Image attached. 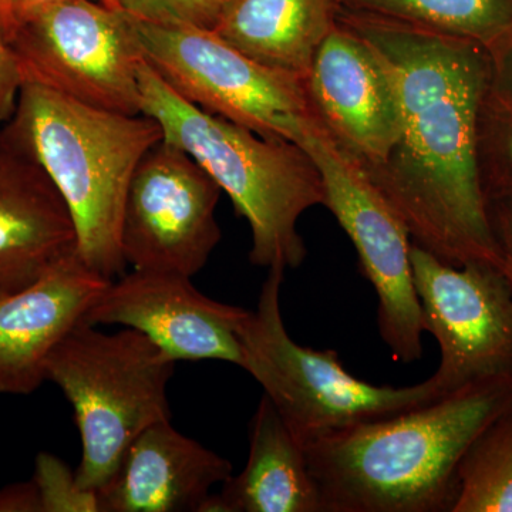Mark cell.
<instances>
[{"label":"cell","instance_id":"6da1fadb","mask_svg":"<svg viewBox=\"0 0 512 512\" xmlns=\"http://www.w3.org/2000/svg\"><path fill=\"white\" fill-rule=\"evenodd\" d=\"M386 67L400 106V134L386 160L365 171L402 217L412 241L450 265L504 272L478 170V120L490 56L470 40L339 9Z\"/></svg>","mask_w":512,"mask_h":512},{"label":"cell","instance_id":"7a4b0ae2","mask_svg":"<svg viewBox=\"0 0 512 512\" xmlns=\"http://www.w3.org/2000/svg\"><path fill=\"white\" fill-rule=\"evenodd\" d=\"M512 409V377L468 384L305 447L323 512H453L461 458Z\"/></svg>","mask_w":512,"mask_h":512},{"label":"cell","instance_id":"3957f363","mask_svg":"<svg viewBox=\"0 0 512 512\" xmlns=\"http://www.w3.org/2000/svg\"><path fill=\"white\" fill-rule=\"evenodd\" d=\"M6 134L30 154L62 195L76 228V254L104 278L124 274L120 228L137 165L164 138L146 114L87 106L23 82Z\"/></svg>","mask_w":512,"mask_h":512},{"label":"cell","instance_id":"277c9868","mask_svg":"<svg viewBox=\"0 0 512 512\" xmlns=\"http://www.w3.org/2000/svg\"><path fill=\"white\" fill-rule=\"evenodd\" d=\"M138 82L141 114L153 117L164 140L190 154L247 220L251 264L268 271L299 268L308 249L298 222L326 198L311 156L293 141L259 136L200 109L171 89L146 59Z\"/></svg>","mask_w":512,"mask_h":512},{"label":"cell","instance_id":"5b68a950","mask_svg":"<svg viewBox=\"0 0 512 512\" xmlns=\"http://www.w3.org/2000/svg\"><path fill=\"white\" fill-rule=\"evenodd\" d=\"M175 362L136 329L104 333L86 320L53 349L46 379L72 404L82 439L77 483L99 491L147 427L171 420Z\"/></svg>","mask_w":512,"mask_h":512},{"label":"cell","instance_id":"8992f818","mask_svg":"<svg viewBox=\"0 0 512 512\" xmlns=\"http://www.w3.org/2000/svg\"><path fill=\"white\" fill-rule=\"evenodd\" d=\"M284 278V271H268L258 305L242 325V369L264 389L303 447L333 431L392 416L446 394L433 376L414 386H376L349 373L335 350L296 343L282 318Z\"/></svg>","mask_w":512,"mask_h":512},{"label":"cell","instance_id":"52a82bcc","mask_svg":"<svg viewBox=\"0 0 512 512\" xmlns=\"http://www.w3.org/2000/svg\"><path fill=\"white\" fill-rule=\"evenodd\" d=\"M291 140L319 168L326 192L323 207L355 245L360 271L375 289L377 328L384 345L397 362H417L426 332L414 288L409 228L313 113L299 121Z\"/></svg>","mask_w":512,"mask_h":512},{"label":"cell","instance_id":"ba28073f","mask_svg":"<svg viewBox=\"0 0 512 512\" xmlns=\"http://www.w3.org/2000/svg\"><path fill=\"white\" fill-rule=\"evenodd\" d=\"M133 25L146 62L183 99L214 116L291 141L312 113L303 80L256 63L212 29L136 15Z\"/></svg>","mask_w":512,"mask_h":512},{"label":"cell","instance_id":"9c48e42d","mask_svg":"<svg viewBox=\"0 0 512 512\" xmlns=\"http://www.w3.org/2000/svg\"><path fill=\"white\" fill-rule=\"evenodd\" d=\"M9 43L25 82L96 109L141 114L144 56L128 10L101 0H62L20 23Z\"/></svg>","mask_w":512,"mask_h":512},{"label":"cell","instance_id":"30bf717a","mask_svg":"<svg viewBox=\"0 0 512 512\" xmlns=\"http://www.w3.org/2000/svg\"><path fill=\"white\" fill-rule=\"evenodd\" d=\"M220 185L180 147L161 140L128 185L121 254L136 271L194 276L221 241Z\"/></svg>","mask_w":512,"mask_h":512},{"label":"cell","instance_id":"8fae6325","mask_svg":"<svg viewBox=\"0 0 512 512\" xmlns=\"http://www.w3.org/2000/svg\"><path fill=\"white\" fill-rule=\"evenodd\" d=\"M410 259L424 332L439 343L433 377L443 392L512 377V292L504 272L481 262L450 265L414 242Z\"/></svg>","mask_w":512,"mask_h":512},{"label":"cell","instance_id":"7c38bea8","mask_svg":"<svg viewBox=\"0 0 512 512\" xmlns=\"http://www.w3.org/2000/svg\"><path fill=\"white\" fill-rule=\"evenodd\" d=\"M248 313L208 298L190 276L134 269L113 279L83 320L136 329L175 363L221 360L242 369L241 329Z\"/></svg>","mask_w":512,"mask_h":512},{"label":"cell","instance_id":"4fadbf2b","mask_svg":"<svg viewBox=\"0 0 512 512\" xmlns=\"http://www.w3.org/2000/svg\"><path fill=\"white\" fill-rule=\"evenodd\" d=\"M313 116L363 170L386 160L400 134L392 79L375 50L338 22L305 79Z\"/></svg>","mask_w":512,"mask_h":512},{"label":"cell","instance_id":"5bb4252c","mask_svg":"<svg viewBox=\"0 0 512 512\" xmlns=\"http://www.w3.org/2000/svg\"><path fill=\"white\" fill-rule=\"evenodd\" d=\"M110 282L74 252L33 284L0 296V394L26 396L46 382L50 353Z\"/></svg>","mask_w":512,"mask_h":512},{"label":"cell","instance_id":"9a60e30c","mask_svg":"<svg viewBox=\"0 0 512 512\" xmlns=\"http://www.w3.org/2000/svg\"><path fill=\"white\" fill-rule=\"evenodd\" d=\"M76 247L72 215L55 184L0 131V296L33 284Z\"/></svg>","mask_w":512,"mask_h":512},{"label":"cell","instance_id":"2e32d148","mask_svg":"<svg viewBox=\"0 0 512 512\" xmlns=\"http://www.w3.org/2000/svg\"><path fill=\"white\" fill-rule=\"evenodd\" d=\"M227 458L160 421L127 448L101 487V512H201L212 488L232 476Z\"/></svg>","mask_w":512,"mask_h":512},{"label":"cell","instance_id":"e0dca14e","mask_svg":"<svg viewBox=\"0 0 512 512\" xmlns=\"http://www.w3.org/2000/svg\"><path fill=\"white\" fill-rule=\"evenodd\" d=\"M201 512H323L305 447L265 394L249 424L247 466Z\"/></svg>","mask_w":512,"mask_h":512},{"label":"cell","instance_id":"ac0fdd59","mask_svg":"<svg viewBox=\"0 0 512 512\" xmlns=\"http://www.w3.org/2000/svg\"><path fill=\"white\" fill-rule=\"evenodd\" d=\"M339 9L338 0H224L212 30L256 63L305 82Z\"/></svg>","mask_w":512,"mask_h":512},{"label":"cell","instance_id":"d6986e66","mask_svg":"<svg viewBox=\"0 0 512 512\" xmlns=\"http://www.w3.org/2000/svg\"><path fill=\"white\" fill-rule=\"evenodd\" d=\"M340 9L470 40L488 49L512 30V0H338Z\"/></svg>","mask_w":512,"mask_h":512},{"label":"cell","instance_id":"ffe728a7","mask_svg":"<svg viewBox=\"0 0 512 512\" xmlns=\"http://www.w3.org/2000/svg\"><path fill=\"white\" fill-rule=\"evenodd\" d=\"M453 512H512V409L467 448L457 470Z\"/></svg>","mask_w":512,"mask_h":512},{"label":"cell","instance_id":"44dd1931","mask_svg":"<svg viewBox=\"0 0 512 512\" xmlns=\"http://www.w3.org/2000/svg\"><path fill=\"white\" fill-rule=\"evenodd\" d=\"M477 157L487 201L512 194V104L490 87L478 120Z\"/></svg>","mask_w":512,"mask_h":512},{"label":"cell","instance_id":"7402d4cb","mask_svg":"<svg viewBox=\"0 0 512 512\" xmlns=\"http://www.w3.org/2000/svg\"><path fill=\"white\" fill-rule=\"evenodd\" d=\"M33 481L42 512H101L99 494L77 483L76 471L53 454H37Z\"/></svg>","mask_w":512,"mask_h":512},{"label":"cell","instance_id":"603a6c76","mask_svg":"<svg viewBox=\"0 0 512 512\" xmlns=\"http://www.w3.org/2000/svg\"><path fill=\"white\" fill-rule=\"evenodd\" d=\"M23 82L18 57L10 46L0 18V130L16 109Z\"/></svg>","mask_w":512,"mask_h":512},{"label":"cell","instance_id":"cb8c5ba5","mask_svg":"<svg viewBox=\"0 0 512 512\" xmlns=\"http://www.w3.org/2000/svg\"><path fill=\"white\" fill-rule=\"evenodd\" d=\"M490 56V93L512 104V30L487 49Z\"/></svg>","mask_w":512,"mask_h":512},{"label":"cell","instance_id":"d4e9b609","mask_svg":"<svg viewBox=\"0 0 512 512\" xmlns=\"http://www.w3.org/2000/svg\"><path fill=\"white\" fill-rule=\"evenodd\" d=\"M175 22L212 29L220 16L224 0H158Z\"/></svg>","mask_w":512,"mask_h":512},{"label":"cell","instance_id":"484cf974","mask_svg":"<svg viewBox=\"0 0 512 512\" xmlns=\"http://www.w3.org/2000/svg\"><path fill=\"white\" fill-rule=\"evenodd\" d=\"M491 225L504 261V275L512 292V194L488 202Z\"/></svg>","mask_w":512,"mask_h":512},{"label":"cell","instance_id":"4316f807","mask_svg":"<svg viewBox=\"0 0 512 512\" xmlns=\"http://www.w3.org/2000/svg\"><path fill=\"white\" fill-rule=\"evenodd\" d=\"M0 512H42L35 481L0 488Z\"/></svg>","mask_w":512,"mask_h":512},{"label":"cell","instance_id":"83f0119b","mask_svg":"<svg viewBox=\"0 0 512 512\" xmlns=\"http://www.w3.org/2000/svg\"><path fill=\"white\" fill-rule=\"evenodd\" d=\"M59 2H62V0H12V2H10V23L8 32H6L8 40L20 23L32 18V16L36 15L40 10L49 8V6ZM101 2L107 3V5L117 6L114 0H101ZM117 8H120V6H117Z\"/></svg>","mask_w":512,"mask_h":512},{"label":"cell","instance_id":"f1b7e54d","mask_svg":"<svg viewBox=\"0 0 512 512\" xmlns=\"http://www.w3.org/2000/svg\"><path fill=\"white\" fill-rule=\"evenodd\" d=\"M114 3L140 18L158 20V22H173L167 10L161 6L158 0H114Z\"/></svg>","mask_w":512,"mask_h":512},{"label":"cell","instance_id":"f546056e","mask_svg":"<svg viewBox=\"0 0 512 512\" xmlns=\"http://www.w3.org/2000/svg\"><path fill=\"white\" fill-rule=\"evenodd\" d=\"M10 2H12V0H0V18H2L5 33L8 32L10 23Z\"/></svg>","mask_w":512,"mask_h":512}]
</instances>
